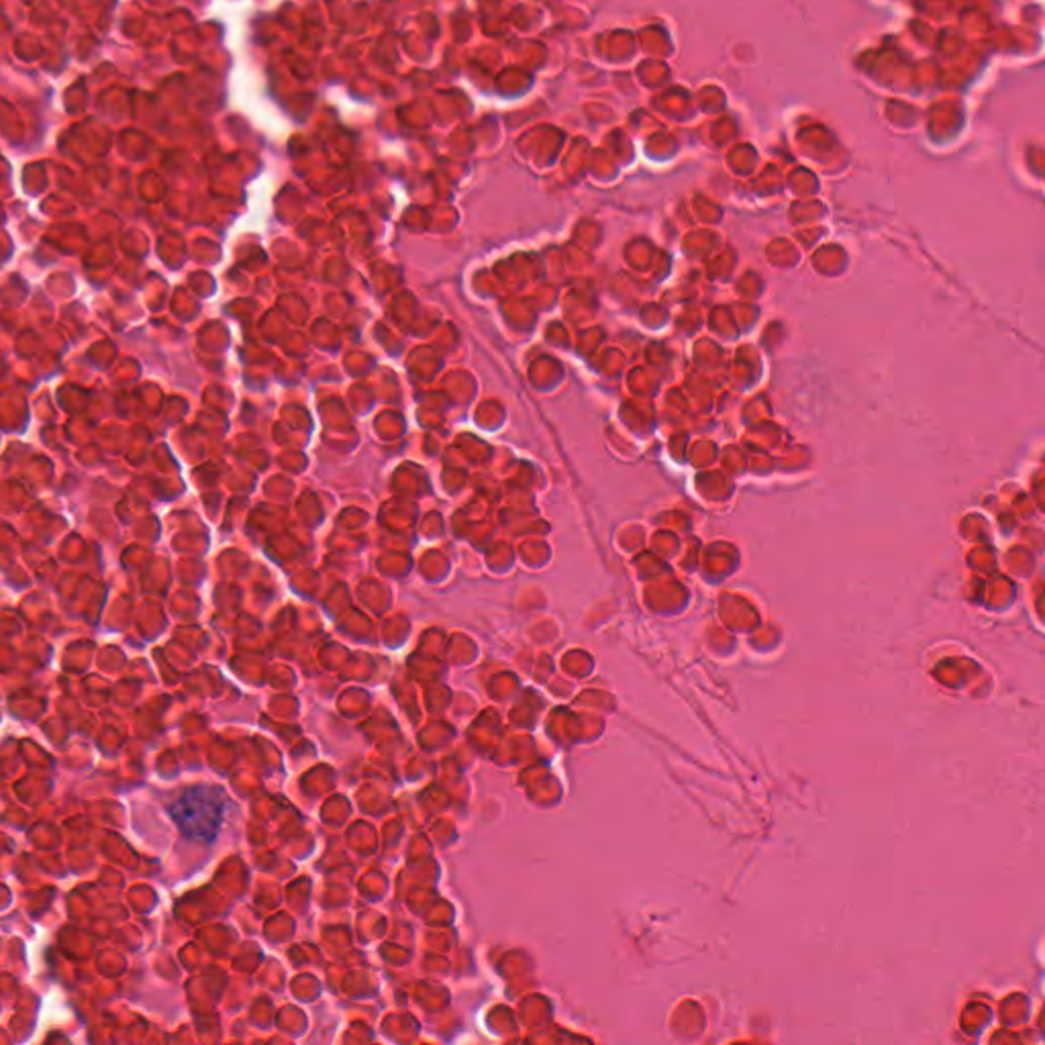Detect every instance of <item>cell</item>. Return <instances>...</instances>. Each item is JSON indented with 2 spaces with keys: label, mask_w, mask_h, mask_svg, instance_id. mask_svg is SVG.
Returning <instances> with one entry per match:
<instances>
[{
  "label": "cell",
  "mask_w": 1045,
  "mask_h": 1045,
  "mask_svg": "<svg viewBox=\"0 0 1045 1045\" xmlns=\"http://www.w3.org/2000/svg\"><path fill=\"white\" fill-rule=\"evenodd\" d=\"M227 809V796L219 786L198 784L190 786L174 798L168 806L174 823L186 840L198 843H211L219 835L223 817Z\"/></svg>",
  "instance_id": "obj_1"
}]
</instances>
